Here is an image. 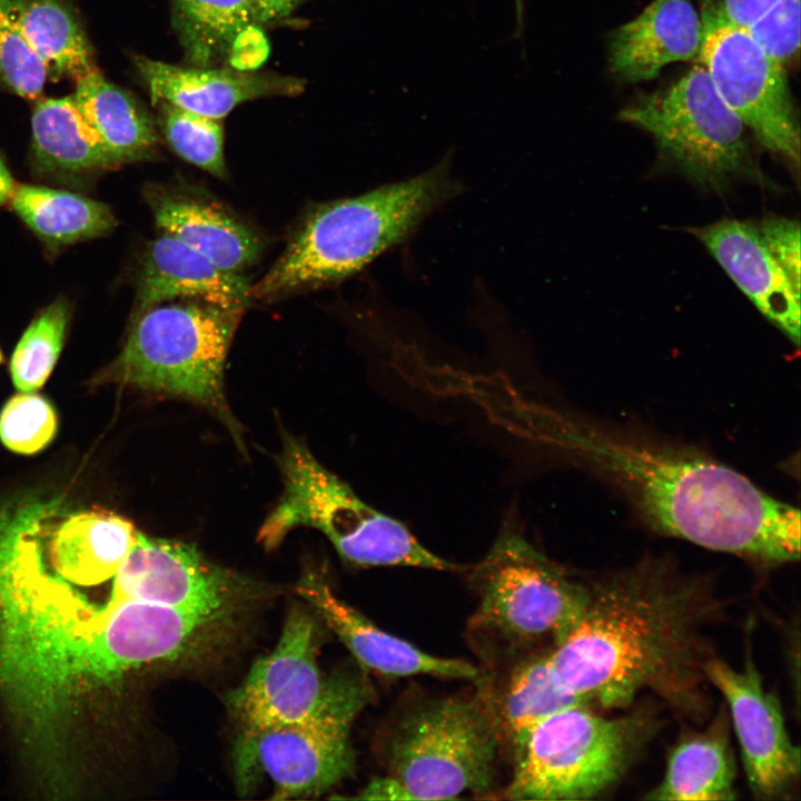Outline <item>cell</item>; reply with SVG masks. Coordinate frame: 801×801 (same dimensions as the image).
I'll return each instance as SVG.
<instances>
[{"mask_svg":"<svg viewBox=\"0 0 801 801\" xmlns=\"http://www.w3.org/2000/svg\"><path fill=\"white\" fill-rule=\"evenodd\" d=\"M39 524L0 533V693L27 756L56 785L82 709L129 671L179 656L215 619L111 597L95 606L46 570Z\"/></svg>","mask_w":801,"mask_h":801,"instance_id":"1","label":"cell"},{"mask_svg":"<svg viewBox=\"0 0 801 801\" xmlns=\"http://www.w3.org/2000/svg\"><path fill=\"white\" fill-rule=\"evenodd\" d=\"M723 603L703 578L647 560L586 585L581 614L548 651L560 682L592 706L622 709L650 692L675 712L706 711L709 630Z\"/></svg>","mask_w":801,"mask_h":801,"instance_id":"2","label":"cell"},{"mask_svg":"<svg viewBox=\"0 0 801 801\" xmlns=\"http://www.w3.org/2000/svg\"><path fill=\"white\" fill-rule=\"evenodd\" d=\"M554 443L604 475L660 534L764 566L800 557V512L703 455L565 421Z\"/></svg>","mask_w":801,"mask_h":801,"instance_id":"3","label":"cell"},{"mask_svg":"<svg viewBox=\"0 0 801 801\" xmlns=\"http://www.w3.org/2000/svg\"><path fill=\"white\" fill-rule=\"evenodd\" d=\"M461 190L447 160L413 178L320 204L300 222L250 298L271 300L338 283L404 241Z\"/></svg>","mask_w":801,"mask_h":801,"instance_id":"4","label":"cell"},{"mask_svg":"<svg viewBox=\"0 0 801 801\" xmlns=\"http://www.w3.org/2000/svg\"><path fill=\"white\" fill-rule=\"evenodd\" d=\"M243 308L180 299L136 314L121 352L92 378L178 397L212 412L240 442L227 404L225 363Z\"/></svg>","mask_w":801,"mask_h":801,"instance_id":"5","label":"cell"},{"mask_svg":"<svg viewBox=\"0 0 801 801\" xmlns=\"http://www.w3.org/2000/svg\"><path fill=\"white\" fill-rule=\"evenodd\" d=\"M277 462L284 492L258 532L265 548H276L293 528L308 526L325 534L345 561L358 566L456 570L405 524L359 498L298 439L284 437Z\"/></svg>","mask_w":801,"mask_h":801,"instance_id":"6","label":"cell"},{"mask_svg":"<svg viewBox=\"0 0 801 801\" xmlns=\"http://www.w3.org/2000/svg\"><path fill=\"white\" fill-rule=\"evenodd\" d=\"M503 741L488 686L427 700L404 712L385 745L388 775L412 800L487 793Z\"/></svg>","mask_w":801,"mask_h":801,"instance_id":"7","label":"cell"},{"mask_svg":"<svg viewBox=\"0 0 801 801\" xmlns=\"http://www.w3.org/2000/svg\"><path fill=\"white\" fill-rule=\"evenodd\" d=\"M650 712L604 716L582 703L558 711L514 751L502 799L586 800L619 782L651 738Z\"/></svg>","mask_w":801,"mask_h":801,"instance_id":"8","label":"cell"},{"mask_svg":"<svg viewBox=\"0 0 801 801\" xmlns=\"http://www.w3.org/2000/svg\"><path fill=\"white\" fill-rule=\"evenodd\" d=\"M469 578L478 594L471 630L524 651L552 647L578 619L586 585L572 580L517 528L505 523Z\"/></svg>","mask_w":801,"mask_h":801,"instance_id":"9","label":"cell"},{"mask_svg":"<svg viewBox=\"0 0 801 801\" xmlns=\"http://www.w3.org/2000/svg\"><path fill=\"white\" fill-rule=\"evenodd\" d=\"M619 118L651 134L661 155L699 187L722 191L739 179H760L745 126L702 65L639 98Z\"/></svg>","mask_w":801,"mask_h":801,"instance_id":"10","label":"cell"},{"mask_svg":"<svg viewBox=\"0 0 801 801\" xmlns=\"http://www.w3.org/2000/svg\"><path fill=\"white\" fill-rule=\"evenodd\" d=\"M367 694L363 678L338 674L329 698L313 716L244 728L234 749L241 792H247L261 775L273 782L275 800L316 797L333 788L353 769L349 733Z\"/></svg>","mask_w":801,"mask_h":801,"instance_id":"11","label":"cell"},{"mask_svg":"<svg viewBox=\"0 0 801 801\" xmlns=\"http://www.w3.org/2000/svg\"><path fill=\"white\" fill-rule=\"evenodd\" d=\"M698 59L716 91L771 154L800 167V127L785 67L768 56L746 29L708 11Z\"/></svg>","mask_w":801,"mask_h":801,"instance_id":"12","label":"cell"},{"mask_svg":"<svg viewBox=\"0 0 801 801\" xmlns=\"http://www.w3.org/2000/svg\"><path fill=\"white\" fill-rule=\"evenodd\" d=\"M693 235L758 310L800 344V224L781 216L724 218Z\"/></svg>","mask_w":801,"mask_h":801,"instance_id":"13","label":"cell"},{"mask_svg":"<svg viewBox=\"0 0 801 801\" xmlns=\"http://www.w3.org/2000/svg\"><path fill=\"white\" fill-rule=\"evenodd\" d=\"M336 675L324 680L316 662V625L300 609L288 614L276 649L257 660L227 696L244 728L304 721L327 701Z\"/></svg>","mask_w":801,"mask_h":801,"instance_id":"14","label":"cell"},{"mask_svg":"<svg viewBox=\"0 0 801 801\" xmlns=\"http://www.w3.org/2000/svg\"><path fill=\"white\" fill-rule=\"evenodd\" d=\"M704 672L730 708L751 791L763 799L783 795L799 778L801 758L780 701L764 688L751 657L738 670L713 656Z\"/></svg>","mask_w":801,"mask_h":801,"instance_id":"15","label":"cell"},{"mask_svg":"<svg viewBox=\"0 0 801 801\" xmlns=\"http://www.w3.org/2000/svg\"><path fill=\"white\" fill-rule=\"evenodd\" d=\"M236 580L207 561L195 544L147 536L134 545L113 575L111 599L221 615Z\"/></svg>","mask_w":801,"mask_h":801,"instance_id":"16","label":"cell"},{"mask_svg":"<svg viewBox=\"0 0 801 801\" xmlns=\"http://www.w3.org/2000/svg\"><path fill=\"white\" fill-rule=\"evenodd\" d=\"M296 590L366 669L397 678L425 674L475 682L482 680L473 664L428 654L379 629L339 600L328 584L314 573L303 577Z\"/></svg>","mask_w":801,"mask_h":801,"instance_id":"17","label":"cell"},{"mask_svg":"<svg viewBox=\"0 0 801 801\" xmlns=\"http://www.w3.org/2000/svg\"><path fill=\"white\" fill-rule=\"evenodd\" d=\"M134 63L155 103L168 102L218 120L245 101L291 97L305 87L301 79L255 70L181 67L142 56H135Z\"/></svg>","mask_w":801,"mask_h":801,"instance_id":"18","label":"cell"},{"mask_svg":"<svg viewBox=\"0 0 801 801\" xmlns=\"http://www.w3.org/2000/svg\"><path fill=\"white\" fill-rule=\"evenodd\" d=\"M703 32V22L691 0H653L614 31L610 69L625 81L651 80L670 63L696 59Z\"/></svg>","mask_w":801,"mask_h":801,"instance_id":"19","label":"cell"},{"mask_svg":"<svg viewBox=\"0 0 801 801\" xmlns=\"http://www.w3.org/2000/svg\"><path fill=\"white\" fill-rule=\"evenodd\" d=\"M250 287L244 275L219 268L180 240L161 233L144 254L135 315L175 299L245 309L251 299Z\"/></svg>","mask_w":801,"mask_h":801,"instance_id":"20","label":"cell"},{"mask_svg":"<svg viewBox=\"0 0 801 801\" xmlns=\"http://www.w3.org/2000/svg\"><path fill=\"white\" fill-rule=\"evenodd\" d=\"M146 197L162 234L180 240L219 268L241 274L258 260L260 238L219 207L156 188H150Z\"/></svg>","mask_w":801,"mask_h":801,"instance_id":"21","label":"cell"},{"mask_svg":"<svg viewBox=\"0 0 801 801\" xmlns=\"http://www.w3.org/2000/svg\"><path fill=\"white\" fill-rule=\"evenodd\" d=\"M127 518L101 507L66 517L49 543L52 566L65 581L92 586L116 574L136 538Z\"/></svg>","mask_w":801,"mask_h":801,"instance_id":"22","label":"cell"},{"mask_svg":"<svg viewBox=\"0 0 801 801\" xmlns=\"http://www.w3.org/2000/svg\"><path fill=\"white\" fill-rule=\"evenodd\" d=\"M31 131L32 165L40 176L71 184L116 168L73 96L39 100Z\"/></svg>","mask_w":801,"mask_h":801,"instance_id":"23","label":"cell"},{"mask_svg":"<svg viewBox=\"0 0 801 801\" xmlns=\"http://www.w3.org/2000/svg\"><path fill=\"white\" fill-rule=\"evenodd\" d=\"M735 768L724 714L705 732L682 740L669 755L662 781L647 800L729 801L736 799Z\"/></svg>","mask_w":801,"mask_h":801,"instance_id":"24","label":"cell"},{"mask_svg":"<svg viewBox=\"0 0 801 801\" xmlns=\"http://www.w3.org/2000/svg\"><path fill=\"white\" fill-rule=\"evenodd\" d=\"M98 132L115 167L150 159L157 151L156 126L144 108L123 89L97 70L76 80L72 95Z\"/></svg>","mask_w":801,"mask_h":801,"instance_id":"25","label":"cell"},{"mask_svg":"<svg viewBox=\"0 0 801 801\" xmlns=\"http://www.w3.org/2000/svg\"><path fill=\"white\" fill-rule=\"evenodd\" d=\"M9 202L51 253L106 236L117 225L109 206L69 190L17 184Z\"/></svg>","mask_w":801,"mask_h":801,"instance_id":"26","label":"cell"},{"mask_svg":"<svg viewBox=\"0 0 801 801\" xmlns=\"http://www.w3.org/2000/svg\"><path fill=\"white\" fill-rule=\"evenodd\" d=\"M490 693L502 738L512 745L513 752L542 721L566 708L586 703L556 678L548 652L524 657L511 671L502 691L495 694L490 689Z\"/></svg>","mask_w":801,"mask_h":801,"instance_id":"27","label":"cell"},{"mask_svg":"<svg viewBox=\"0 0 801 801\" xmlns=\"http://www.w3.org/2000/svg\"><path fill=\"white\" fill-rule=\"evenodd\" d=\"M16 12L48 77L78 80L97 70L82 27L61 0H16Z\"/></svg>","mask_w":801,"mask_h":801,"instance_id":"28","label":"cell"},{"mask_svg":"<svg viewBox=\"0 0 801 801\" xmlns=\"http://www.w3.org/2000/svg\"><path fill=\"white\" fill-rule=\"evenodd\" d=\"M171 20L189 66L212 67L236 40L260 26L249 0H169Z\"/></svg>","mask_w":801,"mask_h":801,"instance_id":"29","label":"cell"},{"mask_svg":"<svg viewBox=\"0 0 801 801\" xmlns=\"http://www.w3.org/2000/svg\"><path fill=\"white\" fill-rule=\"evenodd\" d=\"M70 316V304L63 297L34 315L10 360L11 378L17 389L36 392L47 382L62 350Z\"/></svg>","mask_w":801,"mask_h":801,"instance_id":"30","label":"cell"},{"mask_svg":"<svg viewBox=\"0 0 801 801\" xmlns=\"http://www.w3.org/2000/svg\"><path fill=\"white\" fill-rule=\"evenodd\" d=\"M158 103L161 107V129L171 148L186 161L217 178H225L224 129L220 120L168 102Z\"/></svg>","mask_w":801,"mask_h":801,"instance_id":"31","label":"cell"},{"mask_svg":"<svg viewBox=\"0 0 801 801\" xmlns=\"http://www.w3.org/2000/svg\"><path fill=\"white\" fill-rule=\"evenodd\" d=\"M47 79L46 67L19 26L16 0H0V81L16 95L36 100Z\"/></svg>","mask_w":801,"mask_h":801,"instance_id":"32","label":"cell"},{"mask_svg":"<svg viewBox=\"0 0 801 801\" xmlns=\"http://www.w3.org/2000/svg\"><path fill=\"white\" fill-rule=\"evenodd\" d=\"M58 426L52 405L38 393H18L0 413V441L13 453L31 455L53 439Z\"/></svg>","mask_w":801,"mask_h":801,"instance_id":"33","label":"cell"},{"mask_svg":"<svg viewBox=\"0 0 801 801\" xmlns=\"http://www.w3.org/2000/svg\"><path fill=\"white\" fill-rule=\"evenodd\" d=\"M800 0H778L746 29L764 52L785 67L800 48Z\"/></svg>","mask_w":801,"mask_h":801,"instance_id":"34","label":"cell"},{"mask_svg":"<svg viewBox=\"0 0 801 801\" xmlns=\"http://www.w3.org/2000/svg\"><path fill=\"white\" fill-rule=\"evenodd\" d=\"M778 0H721L708 12L736 27L748 28Z\"/></svg>","mask_w":801,"mask_h":801,"instance_id":"35","label":"cell"},{"mask_svg":"<svg viewBox=\"0 0 801 801\" xmlns=\"http://www.w3.org/2000/svg\"><path fill=\"white\" fill-rule=\"evenodd\" d=\"M357 799L365 800H412L406 790L390 775L374 779Z\"/></svg>","mask_w":801,"mask_h":801,"instance_id":"36","label":"cell"},{"mask_svg":"<svg viewBox=\"0 0 801 801\" xmlns=\"http://www.w3.org/2000/svg\"><path fill=\"white\" fill-rule=\"evenodd\" d=\"M304 0H249L259 23L289 16Z\"/></svg>","mask_w":801,"mask_h":801,"instance_id":"37","label":"cell"},{"mask_svg":"<svg viewBox=\"0 0 801 801\" xmlns=\"http://www.w3.org/2000/svg\"><path fill=\"white\" fill-rule=\"evenodd\" d=\"M17 182L11 175V171L0 154V207L9 202Z\"/></svg>","mask_w":801,"mask_h":801,"instance_id":"38","label":"cell"},{"mask_svg":"<svg viewBox=\"0 0 801 801\" xmlns=\"http://www.w3.org/2000/svg\"><path fill=\"white\" fill-rule=\"evenodd\" d=\"M515 1H516L517 13H518V20H521L522 0H515Z\"/></svg>","mask_w":801,"mask_h":801,"instance_id":"39","label":"cell"},{"mask_svg":"<svg viewBox=\"0 0 801 801\" xmlns=\"http://www.w3.org/2000/svg\"><path fill=\"white\" fill-rule=\"evenodd\" d=\"M2 362H3V354H2L1 348H0V364H2Z\"/></svg>","mask_w":801,"mask_h":801,"instance_id":"40","label":"cell"}]
</instances>
